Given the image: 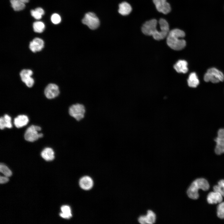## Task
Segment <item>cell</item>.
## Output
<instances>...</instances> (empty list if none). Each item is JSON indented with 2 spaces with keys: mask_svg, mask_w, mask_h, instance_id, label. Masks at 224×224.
<instances>
[{
  "mask_svg": "<svg viewBox=\"0 0 224 224\" xmlns=\"http://www.w3.org/2000/svg\"><path fill=\"white\" fill-rule=\"evenodd\" d=\"M159 23L161 29L158 30L157 28V21L152 19L146 21L142 27V31L145 35L152 36L156 40L163 39L166 37L170 30L168 23L163 18H161Z\"/></svg>",
  "mask_w": 224,
  "mask_h": 224,
  "instance_id": "6da1fadb",
  "label": "cell"
},
{
  "mask_svg": "<svg viewBox=\"0 0 224 224\" xmlns=\"http://www.w3.org/2000/svg\"><path fill=\"white\" fill-rule=\"evenodd\" d=\"M185 36L184 32L178 29H174L170 31L167 36L166 42L171 49L180 50L184 49L186 45L185 41L182 39Z\"/></svg>",
  "mask_w": 224,
  "mask_h": 224,
  "instance_id": "7a4b0ae2",
  "label": "cell"
},
{
  "mask_svg": "<svg viewBox=\"0 0 224 224\" xmlns=\"http://www.w3.org/2000/svg\"><path fill=\"white\" fill-rule=\"evenodd\" d=\"M209 188V184L207 180L203 178H198L191 183L187 190V194L190 198L197 199L199 196L198 193L199 189L207 191Z\"/></svg>",
  "mask_w": 224,
  "mask_h": 224,
  "instance_id": "3957f363",
  "label": "cell"
},
{
  "mask_svg": "<svg viewBox=\"0 0 224 224\" xmlns=\"http://www.w3.org/2000/svg\"><path fill=\"white\" fill-rule=\"evenodd\" d=\"M204 79L206 82L217 83L224 80V76L221 72L216 68H211L208 69L205 74Z\"/></svg>",
  "mask_w": 224,
  "mask_h": 224,
  "instance_id": "277c9868",
  "label": "cell"
},
{
  "mask_svg": "<svg viewBox=\"0 0 224 224\" xmlns=\"http://www.w3.org/2000/svg\"><path fill=\"white\" fill-rule=\"evenodd\" d=\"M85 112L84 106L80 103L72 105L68 110L69 115L77 121H79L84 118Z\"/></svg>",
  "mask_w": 224,
  "mask_h": 224,
  "instance_id": "5b68a950",
  "label": "cell"
},
{
  "mask_svg": "<svg viewBox=\"0 0 224 224\" xmlns=\"http://www.w3.org/2000/svg\"><path fill=\"white\" fill-rule=\"evenodd\" d=\"M41 130V127L38 126L32 125L29 127L26 130L24 134L25 140L28 141L33 142L39 138H42L43 134L39 133Z\"/></svg>",
  "mask_w": 224,
  "mask_h": 224,
  "instance_id": "8992f818",
  "label": "cell"
},
{
  "mask_svg": "<svg viewBox=\"0 0 224 224\" xmlns=\"http://www.w3.org/2000/svg\"><path fill=\"white\" fill-rule=\"evenodd\" d=\"M82 22L91 30L97 29L100 25L99 19L95 13L92 12L86 14Z\"/></svg>",
  "mask_w": 224,
  "mask_h": 224,
  "instance_id": "52a82bcc",
  "label": "cell"
},
{
  "mask_svg": "<svg viewBox=\"0 0 224 224\" xmlns=\"http://www.w3.org/2000/svg\"><path fill=\"white\" fill-rule=\"evenodd\" d=\"M216 145L215 149V153L221 155L224 153V128L219 129L217 132V136L215 139Z\"/></svg>",
  "mask_w": 224,
  "mask_h": 224,
  "instance_id": "ba28073f",
  "label": "cell"
},
{
  "mask_svg": "<svg viewBox=\"0 0 224 224\" xmlns=\"http://www.w3.org/2000/svg\"><path fill=\"white\" fill-rule=\"evenodd\" d=\"M32 74L33 72L30 69H24L20 72L22 81L29 87H32L34 83V79L31 77Z\"/></svg>",
  "mask_w": 224,
  "mask_h": 224,
  "instance_id": "9c48e42d",
  "label": "cell"
},
{
  "mask_svg": "<svg viewBox=\"0 0 224 224\" xmlns=\"http://www.w3.org/2000/svg\"><path fill=\"white\" fill-rule=\"evenodd\" d=\"M44 93L45 96L49 99L55 98L59 94L58 87L55 84H49L46 87Z\"/></svg>",
  "mask_w": 224,
  "mask_h": 224,
  "instance_id": "30bf717a",
  "label": "cell"
},
{
  "mask_svg": "<svg viewBox=\"0 0 224 224\" xmlns=\"http://www.w3.org/2000/svg\"><path fill=\"white\" fill-rule=\"evenodd\" d=\"M157 10L159 12L166 14L171 11V7L166 0H152Z\"/></svg>",
  "mask_w": 224,
  "mask_h": 224,
  "instance_id": "8fae6325",
  "label": "cell"
},
{
  "mask_svg": "<svg viewBox=\"0 0 224 224\" xmlns=\"http://www.w3.org/2000/svg\"><path fill=\"white\" fill-rule=\"evenodd\" d=\"M156 220V215L154 212L151 210L147 212L145 216H141L138 218V221L141 224H153Z\"/></svg>",
  "mask_w": 224,
  "mask_h": 224,
  "instance_id": "7c38bea8",
  "label": "cell"
},
{
  "mask_svg": "<svg viewBox=\"0 0 224 224\" xmlns=\"http://www.w3.org/2000/svg\"><path fill=\"white\" fill-rule=\"evenodd\" d=\"M43 40L39 38H35L30 43L29 48L33 52L41 51L44 47Z\"/></svg>",
  "mask_w": 224,
  "mask_h": 224,
  "instance_id": "4fadbf2b",
  "label": "cell"
},
{
  "mask_svg": "<svg viewBox=\"0 0 224 224\" xmlns=\"http://www.w3.org/2000/svg\"><path fill=\"white\" fill-rule=\"evenodd\" d=\"M222 200V195L219 193L214 191L209 193L207 197L208 202L211 204L220 203Z\"/></svg>",
  "mask_w": 224,
  "mask_h": 224,
  "instance_id": "5bb4252c",
  "label": "cell"
},
{
  "mask_svg": "<svg viewBox=\"0 0 224 224\" xmlns=\"http://www.w3.org/2000/svg\"><path fill=\"white\" fill-rule=\"evenodd\" d=\"M27 116L25 115H20L14 119V124L17 128H20L27 125L29 122Z\"/></svg>",
  "mask_w": 224,
  "mask_h": 224,
  "instance_id": "9a60e30c",
  "label": "cell"
},
{
  "mask_svg": "<svg viewBox=\"0 0 224 224\" xmlns=\"http://www.w3.org/2000/svg\"><path fill=\"white\" fill-rule=\"evenodd\" d=\"M80 187L83 189L88 190L91 189L93 185V181L91 178L85 176L82 178L79 181Z\"/></svg>",
  "mask_w": 224,
  "mask_h": 224,
  "instance_id": "2e32d148",
  "label": "cell"
},
{
  "mask_svg": "<svg viewBox=\"0 0 224 224\" xmlns=\"http://www.w3.org/2000/svg\"><path fill=\"white\" fill-rule=\"evenodd\" d=\"M187 62L184 60H179L174 65L175 70L179 73H185L188 71Z\"/></svg>",
  "mask_w": 224,
  "mask_h": 224,
  "instance_id": "e0dca14e",
  "label": "cell"
},
{
  "mask_svg": "<svg viewBox=\"0 0 224 224\" xmlns=\"http://www.w3.org/2000/svg\"><path fill=\"white\" fill-rule=\"evenodd\" d=\"M12 127L11 118L10 116L5 114L3 117H0V128L1 129H3L5 128H11Z\"/></svg>",
  "mask_w": 224,
  "mask_h": 224,
  "instance_id": "ac0fdd59",
  "label": "cell"
},
{
  "mask_svg": "<svg viewBox=\"0 0 224 224\" xmlns=\"http://www.w3.org/2000/svg\"><path fill=\"white\" fill-rule=\"evenodd\" d=\"M132 10L131 5L126 2H123L119 5L118 12L121 15H128L131 12Z\"/></svg>",
  "mask_w": 224,
  "mask_h": 224,
  "instance_id": "d6986e66",
  "label": "cell"
},
{
  "mask_svg": "<svg viewBox=\"0 0 224 224\" xmlns=\"http://www.w3.org/2000/svg\"><path fill=\"white\" fill-rule=\"evenodd\" d=\"M54 152L51 148H45L41 152V155L42 157L46 161L53 160L54 158Z\"/></svg>",
  "mask_w": 224,
  "mask_h": 224,
  "instance_id": "ffe728a7",
  "label": "cell"
},
{
  "mask_svg": "<svg viewBox=\"0 0 224 224\" xmlns=\"http://www.w3.org/2000/svg\"><path fill=\"white\" fill-rule=\"evenodd\" d=\"M187 82L189 86L192 87H196L199 83L198 79L195 72H192L190 74Z\"/></svg>",
  "mask_w": 224,
  "mask_h": 224,
  "instance_id": "44dd1931",
  "label": "cell"
},
{
  "mask_svg": "<svg viewBox=\"0 0 224 224\" xmlns=\"http://www.w3.org/2000/svg\"><path fill=\"white\" fill-rule=\"evenodd\" d=\"M12 7L15 11H18L23 10L25 7V3L20 0H10Z\"/></svg>",
  "mask_w": 224,
  "mask_h": 224,
  "instance_id": "7402d4cb",
  "label": "cell"
},
{
  "mask_svg": "<svg viewBox=\"0 0 224 224\" xmlns=\"http://www.w3.org/2000/svg\"><path fill=\"white\" fill-rule=\"evenodd\" d=\"M61 209L62 212L60 214V215L61 217L65 219H69L72 217L71 210L69 206L64 205L61 207Z\"/></svg>",
  "mask_w": 224,
  "mask_h": 224,
  "instance_id": "603a6c76",
  "label": "cell"
},
{
  "mask_svg": "<svg viewBox=\"0 0 224 224\" xmlns=\"http://www.w3.org/2000/svg\"><path fill=\"white\" fill-rule=\"evenodd\" d=\"M214 191L220 193L224 197V180H221L218 182V185L213 187Z\"/></svg>",
  "mask_w": 224,
  "mask_h": 224,
  "instance_id": "cb8c5ba5",
  "label": "cell"
},
{
  "mask_svg": "<svg viewBox=\"0 0 224 224\" xmlns=\"http://www.w3.org/2000/svg\"><path fill=\"white\" fill-rule=\"evenodd\" d=\"M33 28L35 32L41 33L43 32L45 28V25L42 22L37 21L33 24Z\"/></svg>",
  "mask_w": 224,
  "mask_h": 224,
  "instance_id": "d4e9b609",
  "label": "cell"
},
{
  "mask_svg": "<svg viewBox=\"0 0 224 224\" xmlns=\"http://www.w3.org/2000/svg\"><path fill=\"white\" fill-rule=\"evenodd\" d=\"M0 171L7 177H10L12 174L10 169L5 165L1 163L0 165Z\"/></svg>",
  "mask_w": 224,
  "mask_h": 224,
  "instance_id": "484cf974",
  "label": "cell"
},
{
  "mask_svg": "<svg viewBox=\"0 0 224 224\" xmlns=\"http://www.w3.org/2000/svg\"><path fill=\"white\" fill-rule=\"evenodd\" d=\"M217 216L218 217L221 219H224V202H221L217 207Z\"/></svg>",
  "mask_w": 224,
  "mask_h": 224,
  "instance_id": "4316f807",
  "label": "cell"
},
{
  "mask_svg": "<svg viewBox=\"0 0 224 224\" xmlns=\"http://www.w3.org/2000/svg\"><path fill=\"white\" fill-rule=\"evenodd\" d=\"M51 21L54 24H57L60 23L61 18L60 16L57 13L53 14L51 16Z\"/></svg>",
  "mask_w": 224,
  "mask_h": 224,
  "instance_id": "83f0119b",
  "label": "cell"
},
{
  "mask_svg": "<svg viewBox=\"0 0 224 224\" xmlns=\"http://www.w3.org/2000/svg\"><path fill=\"white\" fill-rule=\"evenodd\" d=\"M30 13L31 16L37 20H39L42 17V15L35 10H32L30 11Z\"/></svg>",
  "mask_w": 224,
  "mask_h": 224,
  "instance_id": "f1b7e54d",
  "label": "cell"
},
{
  "mask_svg": "<svg viewBox=\"0 0 224 224\" xmlns=\"http://www.w3.org/2000/svg\"><path fill=\"white\" fill-rule=\"evenodd\" d=\"M9 180V179L6 176L5 177L0 176V184H4L7 182Z\"/></svg>",
  "mask_w": 224,
  "mask_h": 224,
  "instance_id": "f546056e",
  "label": "cell"
},
{
  "mask_svg": "<svg viewBox=\"0 0 224 224\" xmlns=\"http://www.w3.org/2000/svg\"><path fill=\"white\" fill-rule=\"evenodd\" d=\"M35 10L39 12L42 15H44V10L41 7H37Z\"/></svg>",
  "mask_w": 224,
  "mask_h": 224,
  "instance_id": "4dcf8cb0",
  "label": "cell"
},
{
  "mask_svg": "<svg viewBox=\"0 0 224 224\" xmlns=\"http://www.w3.org/2000/svg\"><path fill=\"white\" fill-rule=\"evenodd\" d=\"M22 2L24 3H27L29 2V0H20Z\"/></svg>",
  "mask_w": 224,
  "mask_h": 224,
  "instance_id": "1f68e13d",
  "label": "cell"
}]
</instances>
